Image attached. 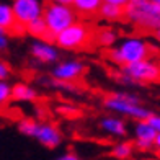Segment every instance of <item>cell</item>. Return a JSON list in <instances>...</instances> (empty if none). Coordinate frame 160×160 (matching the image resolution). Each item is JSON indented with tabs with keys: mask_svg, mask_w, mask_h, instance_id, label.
<instances>
[{
	"mask_svg": "<svg viewBox=\"0 0 160 160\" xmlns=\"http://www.w3.org/2000/svg\"><path fill=\"white\" fill-rule=\"evenodd\" d=\"M152 46L150 42H147L144 38L139 36H129L118 41L113 48L108 51V59L116 65H126V64H132L136 61L145 59V57L152 56Z\"/></svg>",
	"mask_w": 160,
	"mask_h": 160,
	"instance_id": "6da1fadb",
	"label": "cell"
},
{
	"mask_svg": "<svg viewBox=\"0 0 160 160\" xmlns=\"http://www.w3.org/2000/svg\"><path fill=\"white\" fill-rule=\"evenodd\" d=\"M124 18L142 30L155 31L160 26V12L150 0H129L124 7Z\"/></svg>",
	"mask_w": 160,
	"mask_h": 160,
	"instance_id": "7a4b0ae2",
	"label": "cell"
},
{
	"mask_svg": "<svg viewBox=\"0 0 160 160\" xmlns=\"http://www.w3.org/2000/svg\"><path fill=\"white\" fill-rule=\"evenodd\" d=\"M42 18L46 21L49 39H54L56 34H59L72 23H75L78 18V13L72 7V3H57L48 2L42 12Z\"/></svg>",
	"mask_w": 160,
	"mask_h": 160,
	"instance_id": "3957f363",
	"label": "cell"
},
{
	"mask_svg": "<svg viewBox=\"0 0 160 160\" xmlns=\"http://www.w3.org/2000/svg\"><path fill=\"white\" fill-rule=\"evenodd\" d=\"M105 108L111 113H116L122 116V118H131L136 121L141 119H147L152 114L149 111V108H145L141 100L129 95V93H113L105 100Z\"/></svg>",
	"mask_w": 160,
	"mask_h": 160,
	"instance_id": "277c9868",
	"label": "cell"
},
{
	"mask_svg": "<svg viewBox=\"0 0 160 160\" xmlns=\"http://www.w3.org/2000/svg\"><path fill=\"white\" fill-rule=\"evenodd\" d=\"M92 38H93V33L90 30V26L77 20L75 23H72L65 30H62L59 34H56L52 41L59 46V49L80 51L90 44Z\"/></svg>",
	"mask_w": 160,
	"mask_h": 160,
	"instance_id": "5b68a950",
	"label": "cell"
},
{
	"mask_svg": "<svg viewBox=\"0 0 160 160\" xmlns=\"http://www.w3.org/2000/svg\"><path fill=\"white\" fill-rule=\"evenodd\" d=\"M122 75L128 82L152 83L160 80V64L152 57H145L132 64L122 65Z\"/></svg>",
	"mask_w": 160,
	"mask_h": 160,
	"instance_id": "8992f818",
	"label": "cell"
},
{
	"mask_svg": "<svg viewBox=\"0 0 160 160\" xmlns=\"http://www.w3.org/2000/svg\"><path fill=\"white\" fill-rule=\"evenodd\" d=\"M44 7V0H12V8L17 23L21 26H26L36 18H41Z\"/></svg>",
	"mask_w": 160,
	"mask_h": 160,
	"instance_id": "52a82bcc",
	"label": "cell"
},
{
	"mask_svg": "<svg viewBox=\"0 0 160 160\" xmlns=\"http://www.w3.org/2000/svg\"><path fill=\"white\" fill-rule=\"evenodd\" d=\"M85 74V64L78 59H65L54 65L52 69V77L57 82L62 83H70L75 82Z\"/></svg>",
	"mask_w": 160,
	"mask_h": 160,
	"instance_id": "ba28073f",
	"label": "cell"
},
{
	"mask_svg": "<svg viewBox=\"0 0 160 160\" xmlns=\"http://www.w3.org/2000/svg\"><path fill=\"white\" fill-rule=\"evenodd\" d=\"M52 39L38 38L30 46V54L34 61L41 64H56L59 59V46L56 42H51Z\"/></svg>",
	"mask_w": 160,
	"mask_h": 160,
	"instance_id": "9c48e42d",
	"label": "cell"
},
{
	"mask_svg": "<svg viewBox=\"0 0 160 160\" xmlns=\"http://www.w3.org/2000/svg\"><path fill=\"white\" fill-rule=\"evenodd\" d=\"M34 139L46 149H56L62 144V132L52 122H39Z\"/></svg>",
	"mask_w": 160,
	"mask_h": 160,
	"instance_id": "30bf717a",
	"label": "cell"
},
{
	"mask_svg": "<svg viewBox=\"0 0 160 160\" xmlns=\"http://www.w3.org/2000/svg\"><path fill=\"white\" fill-rule=\"evenodd\" d=\"M157 131L152 128V124L147 119H141L134 126V147L141 150H150L154 149Z\"/></svg>",
	"mask_w": 160,
	"mask_h": 160,
	"instance_id": "8fae6325",
	"label": "cell"
},
{
	"mask_svg": "<svg viewBox=\"0 0 160 160\" xmlns=\"http://www.w3.org/2000/svg\"><path fill=\"white\" fill-rule=\"evenodd\" d=\"M100 128L105 134L111 136V137L122 139V137L128 136V124L119 116H106V118L100 121Z\"/></svg>",
	"mask_w": 160,
	"mask_h": 160,
	"instance_id": "7c38bea8",
	"label": "cell"
},
{
	"mask_svg": "<svg viewBox=\"0 0 160 160\" xmlns=\"http://www.w3.org/2000/svg\"><path fill=\"white\" fill-rule=\"evenodd\" d=\"M0 28L10 31V33H17V31L25 30V26H21V25L17 23L15 13H13V8H12V3L3 2V0H0Z\"/></svg>",
	"mask_w": 160,
	"mask_h": 160,
	"instance_id": "4fadbf2b",
	"label": "cell"
},
{
	"mask_svg": "<svg viewBox=\"0 0 160 160\" xmlns=\"http://www.w3.org/2000/svg\"><path fill=\"white\" fill-rule=\"evenodd\" d=\"M36 98H38V92L31 85L20 82L12 87V100L20 101V103H31Z\"/></svg>",
	"mask_w": 160,
	"mask_h": 160,
	"instance_id": "5bb4252c",
	"label": "cell"
},
{
	"mask_svg": "<svg viewBox=\"0 0 160 160\" xmlns=\"http://www.w3.org/2000/svg\"><path fill=\"white\" fill-rule=\"evenodd\" d=\"M101 3H103V0H72V7L82 17L98 15Z\"/></svg>",
	"mask_w": 160,
	"mask_h": 160,
	"instance_id": "9a60e30c",
	"label": "cell"
},
{
	"mask_svg": "<svg viewBox=\"0 0 160 160\" xmlns=\"http://www.w3.org/2000/svg\"><path fill=\"white\" fill-rule=\"evenodd\" d=\"M98 15L103 18L105 21H118L121 18H124V7L103 2V3H101V7H100Z\"/></svg>",
	"mask_w": 160,
	"mask_h": 160,
	"instance_id": "2e32d148",
	"label": "cell"
},
{
	"mask_svg": "<svg viewBox=\"0 0 160 160\" xmlns=\"http://www.w3.org/2000/svg\"><path fill=\"white\" fill-rule=\"evenodd\" d=\"M95 38H97V42L101 48L110 49L118 42V33H116L113 28H101V30L95 34Z\"/></svg>",
	"mask_w": 160,
	"mask_h": 160,
	"instance_id": "e0dca14e",
	"label": "cell"
},
{
	"mask_svg": "<svg viewBox=\"0 0 160 160\" xmlns=\"http://www.w3.org/2000/svg\"><path fill=\"white\" fill-rule=\"evenodd\" d=\"M25 30H26V33L28 34H31L33 38H48L49 39V33H48V26H46V21H44V18H36V20H33L31 23H28L26 26H25Z\"/></svg>",
	"mask_w": 160,
	"mask_h": 160,
	"instance_id": "ac0fdd59",
	"label": "cell"
},
{
	"mask_svg": "<svg viewBox=\"0 0 160 160\" xmlns=\"http://www.w3.org/2000/svg\"><path fill=\"white\" fill-rule=\"evenodd\" d=\"M132 152H134V144L132 142H128V141H121L118 144L113 145L111 149V155L116 160H129L132 157Z\"/></svg>",
	"mask_w": 160,
	"mask_h": 160,
	"instance_id": "d6986e66",
	"label": "cell"
},
{
	"mask_svg": "<svg viewBox=\"0 0 160 160\" xmlns=\"http://www.w3.org/2000/svg\"><path fill=\"white\" fill-rule=\"evenodd\" d=\"M38 124L39 122H36L33 119H21L18 122V131L23 136H28V137H34L36 134V129H38Z\"/></svg>",
	"mask_w": 160,
	"mask_h": 160,
	"instance_id": "ffe728a7",
	"label": "cell"
},
{
	"mask_svg": "<svg viewBox=\"0 0 160 160\" xmlns=\"http://www.w3.org/2000/svg\"><path fill=\"white\" fill-rule=\"evenodd\" d=\"M12 100V85L7 80H0V110L8 105Z\"/></svg>",
	"mask_w": 160,
	"mask_h": 160,
	"instance_id": "44dd1931",
	"label": "cell"
},
{
	"mask_svg": "<svg viewBox=\"0 0 160 160\" xmlns=\"http://www.w3.org/2000/svg\"><path fill=\"white\" fill-rule=\"evenodd\" d=\"M10 46V31L0 28V52H5Z\"/></svg>",
	"mask_w": 160,
	"mask_h": 160,
	"instance_id": "7402d4cb",
	"label": "cell"
},
{
	"mask_svg": "<svg viewBox=\"0 0 160 160\" xmlns=\"http://www.w3.org/2000/svg\"><path fill=\"white\" fill-rule=\"evenodd\" d=\"M10 74H12V69H10L8 62L0 59V80H7L10 77Z\"/></svg>",
	"mask_w": 160,
	"mask_h": 160,
	"instance_id": "603a6c76",
	"label": "cell"
},
{
	"mask_svg": "<svg viewBox=\"0 0 160 160\" xmlns=\"http://www.w3.org/2000/svg\"><path fill=\"white\" fill-rule=\"evenodd\" d=\"M147 121L152 124V128H154L157 132H160V114H154L152 113L149 118H147Z\"/></svg>",
	"mask_w": 160,
	"mask_h": 160,
	"instance_id": "cb8c5ba5",
	"label": "cell"
},
{
	"mask_svg": "<svg viewBox=\"0 0 160 160\" xmlns=\"http://www.w3.org/2000/svg\"><path fill=\"white\" fill-rule=\"evenodd\" d=\"M56 160H80V157H77L74 152H65V154L59 155Z\"/></svg>",
	"mask_w": 160,
	"mask_h": 160,
	"instance_id": "d4e9b609",
	"label": "cell"
},
{
	"mask_svg": "<svg viewBox=\"0 0 160 160\" xmlns=\"http://www.w3.org/2000/svg\"><path fill=\"white\" fill-rule=\"evenodd\" d=\"M106 3H114V5H119V7H126V3L129 0H103Z\"/></svg>",
	"mask_w": 160,
	"mask_h": 160,
	"instance_id": "484cf974",
	"label": "cell"
},
{
	"mask_svg": "<svg viewBox=\"0 0 160 160\" xmlns=\"http://www.w3.org/2000/svg\"><path fill=\"white\" fill-rule=\"evenodd\" d=\"M154 149L160 152V132H157V136H155V141H154Z\"/></svg>",
	"mask_w": 160,
	"mask_h": 160,
	"instance_id": "4316f807",
	"label": "cell"
},
{
	"mask_svg": "<svg viewBox=\"0 0 160 160\" xmlns=\"http://www.w3.org/2000/svg\"><path fill=\"white\" fill-rule=\"evenodd\" d=\"M48 2H57V3H72V0H48Z\"/></svg>",
	"mask_w": 160,
	"mask_h": 160,
	"instance_id": "83f0119b",
	"label": "cell"
},
{
	"mask_svg": "<svg viewBox=\"0 0 160 160\" xmlns=\"http://www.w3.org/2000/svg\"><path fill=\"white\" fill-rule=\"evenodd\" d=\"M150 2L154 3V5L157 7V8H158V12H160V0H150Z\"/></svg>",
	"mask_w": 160,
	"mask_h": 160,
	"instance_id": "f1b7e54d",
	"label": "cell"
},
{
	"mask_svg": "<svg viewBox=\"0 0 160 160\" xmlns=\"http://www.w3.org/2000/svg\"><path fill=\"white\" fill-rule=\"evenodd\" d=\"M155 38H157V41L160 42V26H158L157 30H155Z\"/></svg>",
	"mask_w": 160,
	"mask_h": 160,
	"instance_id": "f546056e",
	"label": "cell"
},
{
	"mask_svg": "<svg viewBox=\"0 0 160 160\" xmlns=\"http://www.w3.org/2000/svg\"><path fill=\"white\" fill-rule=\"evenodd\" d=\"M158 160H160V158H158Z\"/></svg>",
	"mask_w": 160,
	"mask_h": 160,
	"instance_id": "4dcf8cb0",
	"label": "cell"
}]
</instances>
